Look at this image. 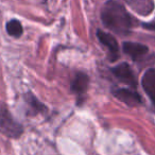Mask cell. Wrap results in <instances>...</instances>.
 I'll use <instances>...</instances> for the list:
<instances>
[{"label":"cell","instance_id":"cell-11","mask_svg":"<svg viewBox=\"0 0 155 155\" xmlns=\"http://www.w3.org/2000/svg\"><path fill=\"white\" fill-rule=\"evenodd\" d=\"M7 32L10 36H13V37H20L24 33V28H22V25L19 20L17 19H11L10 21H8L7 24Z\"/></svg>","mask_w":155,"mask_h":155},{"label":"cell","instance_id":"cell-12","mask_svg":"<svg viewBox=\"0 0 155 155\" xmlns=\"http://www.w3.org/2000/svg\"><path fill=\"white\" fill-rule=\"evenodd\" d=\"M142 27L144 29H148V30L155 31V20H153L151 22H144V24H142Z\"/></svg>","mask_w":155,"mask_h":155},{"label":"cell","instance_id":"cell-13","mask_svg":"<svg viewBox=\"0 0 155 155\" xmlns=\"http://www.w3.org/2000/svg\"><path fill=\"white\" fill-rule=\"evenodd\" d=\"M44 1H47V0H44Z\"/></svg>","mask_w":155,"mask_h":155},{"label":"cell","instance_id":"cell-10","mask_svg":"<svg viewBox=\"0 0 155 155\" xmlns=\"http://www.w3.org/2000/svg\"><path fill=\"white\" fill-rule=\"evenodd\" d=\"M25 100H26V103L28 104L31 115L41 114V113H44L47 110V107L31 93H28L25 95Z\"/></svg>","mask_w":155,"mask_h":155},{"label":"cell","instance_id":"cell-9","mask_svg":"<svg viewBox=\"0 0 155 155\" xmlns=\"http://www.w3.org/2000/svg\"><path fill=\"white\" fill-rule=\"evenodd\" d=\"M132 10L142 16L151 14L154 10V0H123Z\"/></svg>","mask_w":155,"mask_h":155},{"label":"cell","instance_id":"cell-2","mask_svg":"<svg viewBox=\"0 0 155 155\" xmlns=\"http://www.w3.org/2000/svg\"><path fill=\"white\" fill-rule=\"evenodd\" d=\"M0 131L5 136L11 138H18L24 132L21 124L14 119L7 106H0Z\"/></svg>","mask_w":155,"mask_h":155},{"label":"cell","instance_id":"cell-3","mask_svg":"<svg viewBox=\"0 0 155 155\" xmlns=\"http://www.w3.org/2000/svg\"><path fill=\"white\" fill-rule=\"evenodd\" d=\"M88 83H89V78L85 72L79 71L73 75L72 80L70 82V89L71 93L73 95L77 96L78 98V103L80 104L84 101L85 97H86L87 89H88Z\"/></svg>","mask_w":155,"mask_h":155},{"label":"cell","instance_id":"cell-1","mask_svg":"<svg viewBox=\"0 0 155 155\" xmlns=\"http://www.w3.org/2000/svg\"><path fill=\"white\" fill-rule=\"evenodd\" d=\"M101 20L105 28L118 35H127L136 26L135 19L117 0H108L101 10Z\"/></svg>","mask_w":155,"mask_h":155},{"label":"cell","instance_id":"cell-7","mask_svg":"<svg viewBox=\"0 0 155 155\" xmlns=\"http://www.w3.org/2000/svg\"><path fill=\"white\" fill-rule=\"evenodd\" d=\"M122 50L132 60L137 61L149 52L148 46L136 41H124L122 44Z\"/></svg>","mask_w":155,"mask_h":155},{"label":"cell","instance_id":"cell-8","mask_svg":"<svg viewBox=\"0 0 155 155\" xmlns=\"http://www.w3.org/2000/svg\"><path fill=\"white\" fill-rule=\"evenodd\" d=\"M141 85L155 107V68H150L144 72L141 79Z\"/></svg>","mask_w":155,"mask_h":155},{"label":"cell","instance_id":"cell-6","mask_svg":"<svg viewBox=\"0 0 155 155\" xmlns=\"http://www.w3.org/2000/svg\"><path fill=\"white\" fill-rule=\"evenodd\" d=\"M96 35H97L100 43L108 49L110 60L112 62L116 61L119 58V45L117 43L116 38L110 33L105 32V31L101 30V29H98L97 32H96Z\"/></svg>","mask_w":155,"mask_h":155},{"label":"cell","instance_id":"cell-5","mask_svg":"<svg viewBox=\"0 0 155 155\" xmlns=\"http://www.w3.org/2000/svg\"><path fill=\"white\" fill-rule=\"evenodd\" d=\"M112 94L119 101L123 102L129 106H137L141 103V97L135 89L113 87Z\"/></svg>","mask_w":155,"mask_h":155},{"label":"cell","instance_id":"cell-4","mask_svg":"<svg viewBox=\"0 0 155 155\" xmlns=\"http://www.w3.org/2000/svg\"><path fill=\"white\" fill-rule=\"evenodd\" d=\"M110 71L114 74V77L121 83L129 85L133 89L137 88V79H136L135 73L133 72L131 66L127 63H121V64L117 65L116 67L110 69Z\"/></svg>","mask_w":155,"mask_h":155}]
</instances>
